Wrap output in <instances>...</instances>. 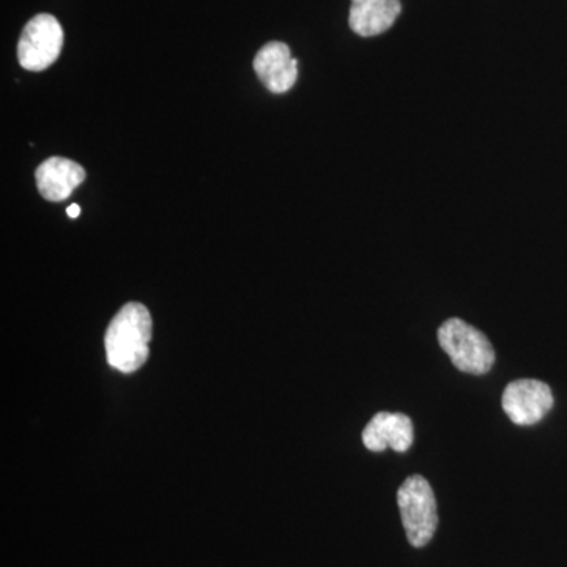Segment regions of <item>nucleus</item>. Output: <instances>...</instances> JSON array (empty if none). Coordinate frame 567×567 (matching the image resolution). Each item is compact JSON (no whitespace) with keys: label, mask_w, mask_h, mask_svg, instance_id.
I'll return each instance as SVG.
<instances>
[{"label":"nucleus","mask_w":567,"mask_h":567,"mask_svg":"<svg viewBox=\"0 0 567 567\" xmlns=\"http://www.w3.org/2000/svg\"><path fill=\"white\" fill-rule=\"evenodd\" d=\"M398 505L409 543L416 548L427 546L439 527L436 499L427 480L406 477L398 491Z\"/></svg>","instance_id":"obj_3"},{"label":"nucleus","mask_w":567,"mask_h":567,"mask_svg":"<svg viewBox=\"0 0 567 567\" xmlns=\"http://www.w3.org/2000/svg\"><path fill=\"white\" fill-rule=\"evenodd\" d=\"M254 71L271 93H286L298 80V61L286 43L271 41L254 58Z\"/></svg>","instance_id":"obj_6"},{"label":"nucleus","mask_w":567,"mask_h":567,"mask_svg":"<svg viewBox=\"0 0 567 567\" xmlns=\"http://www.w3.org/2000/svg\"><path fill=\"white\" fill-rule=\"evenodd\" d=\"M152 317L142 303H126L111 320L104 336L107 361L112 368L132 374L148 358L152 339Z\"/></svg>","instance_id":"obj_1"},{"label":"nucleus","mask_w":567,"mask_h":567,"mask_svg":"<svg viewBox=\"0 0 567 567\" xmlns=\"http://www.w3.org/2000/svg\"><path fill=\"white\" fill-rule=\"evenodd\" d=\"M439 342L458 371L466 374H487L495 363V350L486 336L457 317L440 327Z\"/></svg>","instance_id":"obj_2"},{"label":"nucleus","mask_w":567,"mask_h":567,"mask_svg":"<svg viewBox=\"0 0 567 567\" xmlns=\"http://www.w3.org/2000/svg\"><path fill=\"white\" fill-rule=\"evenodd\" d=\"M363 443L369 451L382 453L388 447L405 453L413 445V423L404 413H377L363 432Z\"/></svg>","instance_id":"obj_7"},{"label":"nucleus","mask_w":567,"mask_h":567,"mask_svg":"<svg viewBox=\"0 0 567 567\" xmlns=\"http://www.w3.org/2000/svg\"><path fill=\"white\" fill-rule=\"evenodd\" d=\"M502 404L514 424L533 425L550 412L554 394L550 386L539 380L522 379L506 386Z\"/></svg>","instance_id":"obj_5"},{"label":"nucleus","mask_w":567,"mask_h":567,"mask_svg":"<svg viewBox=\"0 0 567 567\" xmlns=\"http://www.w3.org/2000/svg\"><path fill=\"white\" fill-rule=\"evenodd\" d=\"M66 213L71 219H76L78 216L81 215V207L78 204H71L69 208H66Z\"/></svg>","instance_id":"obj_10"},{"label":"nucleus","mask_w":567,"mask_h":567,"mask_svg":"<svg viewBox=\"0 0 567 567\" xmlns=\"http://www.w3.org/2000/svg\"><path fill=\"white\" fill-rule=\"evenodd\" d=\"M399 0H352L350 29L360 37H375L393 28L401 14Z\"/></svg>","instance_id":"obj_9"},{"label":"nucleus","mask_w":567,"mask_h":567,"mask_svg":"<svg viewBox=\"0 0 567 567\" xmlns=\"http://www.w3.org/2000/svg\"><path fill=\"white\" fill-rule=\"evenodd\" d=\"M62 47L61 22L52 14H37L22 29L18 41V61L24 70L43 71L58 61Z\"/></svg>","instance_id":"obj_4"},{"label":"nucleus","mask_w":567,"mask_h":567,"mask_svg":"<svg viewBox=\"0 0 567 567\" xmlns=\"http://www.w3.org/2000/svg\"><path fill=\"white\" fill-rule=\"evenodd\" d=\"M37 188L50 203L69 199L74 189L85 181V171L81 164L52 156L40 164L35 173Z\"/></svg>","instance_id":"obj_8"}]
</instances>
